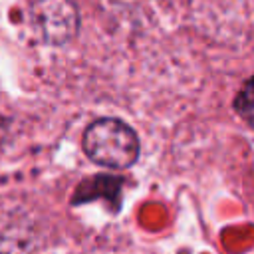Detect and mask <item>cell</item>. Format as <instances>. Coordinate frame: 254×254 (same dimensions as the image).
Returning a JSON list of instances; mask_svg holds the SVG:
<instances>
[{"instance_id":"6da1fadb","label":"cell","mask_w":254,"mask_h":254,"mask_svg":"<svg viewBox=\"0 0 254 254\" xmlns=\"http://www.w3.org/2000/svg\"><path fill=\"white\" fill-rule=\"evenodd\" d=\"M81 147L89 161L107 169H127L139 157L137 133L117 117L91 121L83 131Z\"/></svg>"},{"instance_id":"7a4b0ae2","label":"cell","mask_w":254,"mask_h":254,"mask_svg":"<svg viewBox=\"0 0 254 254\" xmlns=\"http://www.w3.org/2000/svg\"><path fill=\"white\" fill-rule=\"evenodd\" d=\"M30 20L50 46H65L79 32V12L73 0H28Z\"/></svg>"},{"instance_id":"3957f363","label":"cell","mask_w":254,"mask_h":254,"mask_svg":"<svg viewBox=\"0 0 254 254\" xmlns=\"http://www.w3.org/2000/svg\"><path fill=\"white\" fill-rule=\"evenodd\" d=\"M119 187H121V179L99 175V177H95L91 181H85L83 185L77 187L73 202H85V200H91L93 196H101V194L107 196V198H117Z\"/></svg>"},{"instance_id":"277c9868","label":"cell","mask_w":254,"mask_h":254,"mask_svg":"<svg viewBox=\"0 0 254 254\" xmlns=\"http://www.w3.org/2000/svg\"><path fill=\"white\" fill-rule=\"evenodd\" d=\"M234 109L246 121V125L252 123V79L250 77L244 81L242 89L238 91V95L234 99Z\"/></svg>"}]
</instances>
